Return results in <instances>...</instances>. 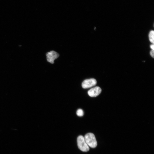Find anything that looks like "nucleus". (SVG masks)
I'll list each match as a JSON object with an SVG mask.
<instances>
[{"label":"nucleus","instance_id":"39448f33","mask_svg":"<svg viewBox=\"0 0 154 154\" xmlns=\"http://www.w3.org/2000/svg\"><path fill=\"white\" fill-rule=\"evenodd\" d=\"M102 91L101 89L98 86L92 88L88 92V95L91 97H96L99 95Z\"/></svg>","mask_w":154,"mask_h":154},{"label":"nucleus","instance_id":"1a4fd4ad","mask_svg":"<svg viewBox=\"0 0 154 154\" xmlns=\"http://www.w3.org/2000/svg\"><path fill=\"white\" fill-rule=\"evenodd\" d=\"M150 47L151 49V50H154V44H151L150 46Z\"/></svg>","mask_w":154,"mask_h":154},{"label":"nucleus","instance_id":"6e6552de","mask_svg":"<svg viewBox=\"0 0 154 154\" xmlns=\"http://www.w3.org/2000/svg\"><path fill=\"white\" fill-rule=\"evenodd\" d=\"M154 50H151L150 52V55L153 58H154Z\"/></svg>","mask_w":154,"mask_h":154},{"label":"nucleus","instance_id":"0eeeda50","mask_svg":"<svg viewBox=\"0 0 154 154\" xmlns=\"http://www.w3.org/2000/svg\"><path fill=\"white\" fill-rule=\"evenodd\" d=\"M76 114L79 116L81 117L84 115L83 110L81 109H78L76 112Z\"/></svg>","mask_w":154,"mask_h":154},{"label":"nucleus","instance_id":"7ed1b4c3","mask_svg":"<svg viewBox=\"0 0 154 154\" xmlns=\"http://www.w3.org/2000/svg\"><path fill=\"white\" fill-rule=\"evenodd\" d=\"M96 83L97 81L94 78L87 79L83 82L82 84V86L83 88L86 89L95 86Z\"/></svg>","mask_w":154,"mask_h":154},{"label":"nucleus","instance_id":"f03ea898","mask_svg":"<svg viewBox=\"0 0 154 154\" xmlns=\"http://www.w3.org/2000/svg\"><path fill=\"white\" fill-rule=\"evenodd\" d=\"M77 143L78 148L81 151L87 152L89 151V147L86 143L83 136L80 135L78 137Z\"/></svg>","mask_w":154,"mask_h":154},{"label":"nucleus","instance_id":"f257e3e1","mask_svg":"<svg viewBox=\"0 0 154 154\" xmlns=\"http://www.w3.org/2000/svg\"><path fill=\"white\" fill-rule=\"evenodd\" d=\"M85 140L89 147L92 148L97 146V142L94 134L89 133L86 134L84 137Z\"/></svg>","mask_w":154,"mask_h":154},{"label":"nucleus","instance_id":"20e7f679","mask_svg":"<svg viewBox=\"0 0 154 154\" xmlns=\"http://www.w3.org/2000/svg\"><path fill=\"white\" fill-rule=\"evenodd\" d=\"M46 55L47 61L51 64H53L54 60L59 56L58 53L53 50L47 52Z\"/></svg>","mask_w":154,"mask_h":154},{"label":"nucleus","instance_id":"423d86ee","mask_svg":"<svg viewBox=\"0 0 154 154\" xmlns=\"http://www.w3.org/2000/svg\"><path fill=\"white\" fill-rule=\"evenodd\" d=\"M154 31L153 30L151 31L149 35V41L153 44L154 43Z\"/></svg>","mask_w":154,"mask_h":154}]
</instances>
